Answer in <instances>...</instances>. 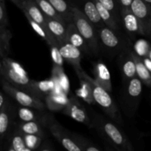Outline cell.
Instances as JSON below:
<instances>
[{"label": "cell", "mask_w": 151, "mask_h": 151, "mask_svg": "<svg viewBox=\"0 0 151 151\" xmlns=\"http://www.w3.org/2000/svg\"><path fill=\"white\" fill-rule=\"evenodd\" d=\"M92 128L100 134L111 146L116 150L133 151V145L125 134L122 132L113 122L106 116L93 114L91 116Z\"/></svg>", "instance_id": "obj_1"}, {"label": "cell", "mask_w": 151, "mask_h": 151, "mask_svg": "<svg viewBox=\"0 0 151 151\" xmlns=\"http://www.w3.org/2000/svg\"><path fill=\"white\" fill-rule=\"evenodd\" d=\"M75 70L77 75H82L89 83L91 89H92L93 97L95 100V103L100 106L102 110L106 113V114L119 125H122L123 122H122V118L120 111L115 103L114 99L110 95V92H109L104 88L100 86L94 81V79L88 76V75H87L86 72L82 69V67L76 68V69H75Z\"/></svg>", "instance_id": "obj_2"}, {"label": "cell", "mask_w": 151, "mask_h": 151, "mask_svg": "<svg viewBox=\"0 0 151 151\" xmlns=\"http://www.w3.org/2000/svg\"><path fill=\"white\" fill-rule=\"evenodd\" d=\"M142 83L138 77L124 83L121 91L120 102L123 111L128 117H133L137 112L141 101Z\"/></svg>", "instance_id": "obj_3"}, {"label": "cell", "mask_w": 151, "mask_h": 151, "mask_svg": "<svg viewBox=\"0 0 151 151\" xmlns=\"http://www.w3.org/2000/svg\"><path fill=\"white\" fill-rule=\"evenodd\" d=\"M72 10L73 14V23L76 25L79 32L83 36L90 51L93 54H98L99 36L97 29L87 19L82 10L75 6H72Z\"/></svg>", "instance_id": "obj_4"}, {"label": "cell", "mask_w": 151, "mask_h": 151, "mask_svg": "<svg viewBox=\"0 0 151 151\" xmlns=\"http://www.w3.org/2000/svg\"><path fill=\"white\" fill-rule=\"evenodd\" d=\"M42 123L65 149L69 151H82L72 137L71 133L66 131L52 114H44Z\"/></svg>", "instance_id": "obj_5"}, {"label": "cell", "mask_w": 151, "mask_h": 151, "mask_svg": "<svg viewBox=\"0 0 151 151\" xmlns=\"http://www.w3.org/2000/svg\"><path fill=\"white\" fill-rule=\"evenodd\" d=\"M1 82L2 90H4L10 97L16 100L19 106L34 108L41 111H44L47 109L46 103H44L41 99L35 97L30 93L13 86L3 78H1Z\"/></svg>", "instance_id": "obj_6"}, {"label": "cell", "mask_w": 151, "mask_h": 151, "mask_svg": "<svg viewBox=\"0 0 151 151\" xmlns=\"http://www.w3.org/2000/svg\"><path fill=\"white\" fill-rule=\"evenodd\" d=\"M62 113L80 123L87 125L88 128H92L91 118L89 116L85 106L74 94H72L69 98L68 104L63 109Z\"/></svg>", "instance_id": "obj_7"}, {"label": "cell", "mask_w": 151, "mask_h": 151, "mask_svg": "<svg viewBox=\"0 0 151 151\" xmlns=\"http://www.w3.org/2000/svg\"><path fill=\"white\" fill-rule=\"evenodd\" d=\"M0 73L1 78L7 81L12 86L29 93V86L32 80L28 77V75H20L1 60L0 63Z\"/></svg>", "instance_id": "obj_8"}, {"label": "cell", "mask_w": 151, "mask_h": 151, "mask_svg": "<svg viewBox=\"0 0 151 151\" xmlns=\"http://www.w3.org/2000/svg\"><path fill=\"white\" fill-rule=\"evenodd\" d=\"M131 10L141 22L145 36L151 38V5L144 0H134Z\"/></svg>", "instance_id": "obj_9"}, {"label": "cell", "mask_w": 151, "mask_h": 151, "mask_svg": "<svg viewBox=\"0 0 151 151\" xmlns=\"http://www.w3.org/2000/svg\"><path fill=\"white\" fill-rule=\"evenodd\" d=\"M120 19L125 30L131 36L145 35L141 22L131 8L120 10Z\"/></svg>", "instance_id": "obj_10"}, {"label": "cell", "mask_w": 151, "mask_h": 151, "mask_svg": "<svg viewBox=\"0 0 151 151\" xmlns=\"http://www.w3.org/2000/svg\"><path fill=\"white\" fill-rule=\"evenodd\" d=\"M119 66L123 83L137 77L136 62L131 49L125 48L122 52L119 58Z\"/></svg>", "instance_id": "obj_11"}, {"label": "cell", "mask_w": 151, "mask_h": 151, "mask_svg": "<svg viewBox=\"0 0 151 151\" xmlns=\"http://www.w3.org/2000/svg\"><path fill=\"white\" fill-rule=\"evenodd\" d=\"M0 111V139L1 142H3L7 137L14 123V118L16 116V108L10 101Z\"/></svg>", "instance_id": "obj_12"}, {"label": "cell", "mask_w": 151, "mask_h": 151, "mask_svg": "<svg viewBox=\"0 0 151 151\" xmlns=\"http://www.w3.org/2000/svg\"><path fill=\"white\" fill-rule=\"evenodd\" d=\"M58 46L63 59L69 64L72 65L74 69L81 67V61L82 58L81 50L68 41L58 42Z\"/></svg>", "instance_id": "obj_13"}, {"label": "cell", "mask_w": 151, "mask_h": 151, "mask_svg": "<svg viewBox=\"0 0 151 151\" xmlns=\"http://www.w3.org/2000/svg\"><path fill=\"white\" fill-rule=\"evenodd\" d=\"M99 40L101 41L106 48L110 50H120L123 48L122 41L116 31L106 25L103 27L97 29Z\"/></svg>", "instance_id": "obj_14"}, {"label": "cell", "mask_w": 151, "mask_h": 151, "mask_svg": "<svg viewBox=\"0 0 151 151\" xmlns=\"http://www.w3.org/2000/svg\"><path fill=\"white\" fill-rule=\"evenodd\" d=\"M20 9L22 10L25 16L31 18L32 20L47 27V16L35 0H25L22 1Z\"/></svg>", "instance_id": "obj_15"}, {"label": "cell", "mask_w": 151, "mask_h": 151, "mask_svg": "<svg viewBox=\"0 0 151 151\" xmlns=\"http://www.w3.org/2000/svg\"><path fill=\"white\" fill-rule=\"evenodd\" d=\"M94 81L109 92L112 91V83L111 73L108 66L101 60L94 64Z\"/></svg>", "instance_id": "obj_16"}, {"label": "cell", "mask_w": 151, "mask_h": 151, "mask_svg": "<svg viewBox=\"0 0 151 151\" xmlns=\"http://www.w3.org/2000/svg\"><path fill=\"white\" fill-rule=\"evenodd\" d=\"M55 88V82L51 78L44 81H37L32 80L29 86V93L35 97L40 99H45V97L52 92Z\"/></svg>", "instance_id": "obj_17"}, {"label": "cell", "mask_w": 151, "mask_h": 151, "mask_svg": "<svg viewBox=\"0 0 151 151\" xmlns=\"http://www.w3.org/2000/svg\"><path fill=\"white\" fill-rule=\"evenodd\" d=\"M68 24L65 21L47 17V27L58 42L66 41Z\"/></svg>", "instance_id": "obj_18"}, {"label": "cell", "mask_w": 151, "mask_h": 151, "mask_svg": "<svg viewBox=\"0 0 151 151\" xmlns=\"http://www.w3.org/2000/svg\"><path fill=\"white\" fill-rule=\"evenodd\" d=\"M66 41L79 48L83 52L88 53L89 52H91L83 36L81 35V33L77 28L76 25L73 22L69 24L67 26Z\"/></svg>", "instance_id": "obj_19"}, {"label": "cell", "mask_w": 151, "mask_h": 151, "mask_svg": "<svg viewBox=\"0 0 151 151\" xmlns=\"http://www.w3.org/2000/svg\"><path fill=\"white\" fill-rule=\"evenodd\" d=\"M9 147L7 150L9 151H30L27 147L25 143L24 133L18 128L17 124L14 126L13 124V129L11 131L10 130L8 136Z\"/></svg>", "instance_id": "obj_20"}, {"label": "cell", "mask_w": 151, "mask_h": 151, "mask_svg": "<svg viewBox=\"0 0 151 151\" xmlns=\"http://www.w3.org/2000/svg\"><path fill=\"white\" fill-rule=\"evenodd\" d=\"M47 109L50 111H62L68 104L69 97L64 92H52L45 97Z\"/></svg>", "instance_id": "obj_21"}, {"label": "cell", "mask_w": 151, "mask_h": 151, "mask_svg": "<svg viewBox=\"0 0 151 151\" xmlns=\"http://www.w3.org/2000/svg\"><path fill=\"white\" fill-rule=\"evenodd\" d=\"M82 11L97 29L106 26L93 0H86L84 1Z\"/></svg>", "instance_id": "obj_22"}, {"label": "cell", "mask_w": 151, "mask_h": 151, "mask_svg": "<svg viewBox=\"0 0 151 151\" xmlns=\"http://www.w3.org/2000/svg\"><path fill=\"white\" fill-rule=\"evenodd\" d=\"M44 111L34 108L20 106L16 108V116L21 122L40 121L42 122L45 114Z\"/></svg>", "instance_id": "obj_23"}, {"label": "cell", "mask_w": 151, "mask_h": 151, "mask_svg": "<svg viewBox=\"0 0 151 151\" xmlns=\"http://www.w3.org/2000/svg\"><path fill=\"white\" fill-rule=\"evenodd\" d=\"M94 4L97 6V8L98 10L99 13L100 15V17L103 19L105 24L109 27L111 28L114 31L117 32L119 29V24H118V19L114 16L113 13L108 10L106 7H105L98 0H93Z\"/></svg>", "instance_id": "obj_24"}, {"label": "cell", "mask_w": 151, "mask_h": 151, "mask_svg": "<svg viewBox=\"0 0 151 151\" xmlns=\"http://www.w3.org/2000/svg\"><path fill=\"white\" fill-rule=\"evenodd\" d=\"M78 75V78H79L80 84H81V87L75 91L77 97L81 98L84 102H86L88 104H94L95 100H94V97H93L92 89H91L90 83L82 75Z\"/></svg>", "instance_id": "obj_25"}, {"label": "cell", "mask_w": 151, "mask_h": 151, "mask_svg": "<svg viewBox=\"0 0 151 151\" xmlns=\"http://www.w3.org/2000/svg\"><path fill=\"white\" fill-rule=\"evenodd\" d=\"M52 78L60 86L65 94H68L70 91V83L69 78L66 75L63 66H56L53 64L52 69Z\"/></svg>", "instance_id": "obj_26"}, {"label": "cell", "mask_w": 151, "mask_h": 151, "mask_svg": "<svg viewBox=\"0 0 151 151\" xmlns=\"http://www.w3.org/2000/svg\"><path fill=\"white\" fill-rule=\"evenodd\" d=\"M65 22L69 24L73 22L72 6H69L66 0H48Z\"/></svg>", "instance_id": "obj_27"}, {"label": "cell", "mask_w": 151, "mask_h": 151, "mask_svg": "<svg viewBox=\"0 0 151 151\" xmlns=\"http://www.w3.org/2000/svg\"><path fill=\"white\" fill-rule=\"evenodd\" d=\"M133 56L137 66V77L142 81L143 83L151 88V72L146 67L142 58L136 54L134 51H133Z\"/></svg>", "instance_id": "obj_28"}, {"label": "cell", "mask_w": 151, "mask_h": 151, "mask_svg": "<svg viewBox=\"0 0 151 151\" xmlns=\"http://www.w3.org/2000/svg\"><path fill=\"white\" fill-rule=\"evenodd\" d=\"M28 22H29V25L33 29V30L39 35L40 37L43 38L44 41L47 42V44L49 46L52 45V44H58V41H56L55 38L53 37V35L50 33L49 29H47L46 27L43 26V25L40 24L39 23L36 22L35 21L32 20L31 18L26 16Z\"/></svg>", "instance_id": "obj_29"}, {"label": "cell", "mask_w": 151, "mask_h": 151, "mask_svg": "<svg viewBox=\"0 0 151 151\" xmlns=\"http://www.w3.org/2000/svg\"><path fill=\"white\" fill-rule=\"evenodd\" d=\"M17 126L24 134H37L45 137L44 125L40 121H29V122H21L17 124Z\"/></svg>", "instance_id": "obj_30"}, {"label": "cell", "mask_w": 151, "mask_h": 151, "mask_svg": "<svg viewBox=\"0 0 151 151\" xmlns=\"http://www.w3.org/2000/svg\"><path fill=\"white\" fill-rule=\"evenodd\" d=\"M12 32L7 27H0V56L1 58L7 57L10 50Z\"/></svg>", "instance_id": "obj_31"}, {"label": "cell", "mask_w": 151, "mask_h": 151, "mask_svg": "<svg viewBox=\"0 0 151 151\" xmlns=\"http://www.w3.org/2000/svg\"><path fill=\"white\" fill-rule=\"evenodd\" d=\"M71 136L73 138V139L75 140V142L81 147V150L99 151L101 150L100 147H98L97 145L93 143L92 142L90 141L89 139H86V137H83L82 135L75 134V133H71Z\"/></svg>", "instance_id": "obj_32"}, {"label": "cell", "mask_w": 151, "mask_h": 151, "mask_svg": "<svg viewBox=\"0 0 151 151\" xmlns=\"http://www.w3.org/2000/svg\"><path fill=\"white\" fill-rule=\"evenodd\" d=\"M35 1H36L38 5L39 6L41 10H42V12L47 17L64 21V19L58 13L57 10L55 9L52 4L48 0H35Z\"/></svg>", "instance_id": "obj_33"}, {"label": "cell", "mask_w": 151, "mask_h": 151, "mask_svg": "<svg viewBox=\"0 0 151 151\" xmlns=\"http://www.w3.org/2000/svg\"><path fill=\"white\" fill-rule=\"evenodd\" d=\"M24 137L27 147L29 149L30 151L38 150V148L45 138V137H44V136L37 135V134H24Z\"/></svg>", "instance_id": "obj_34"}, {"label": "cell", "mask_w": 151, "mask_h": 151, "mask_svg": "<svg viewBox=\"0 0 151 151\" xmlns=\"http://www.w3.org/2000/svg\"><path fill=\"white\" fill-rule=\"evenodd\" d=\"M151 44L144 39H139L134 44V52L141 58L147 57Z\"/></svg>", "instance_id": "obj_35"}, {"label": "cell", "mask_w": 151, "mask_h": 151, "mask_svg": "<svg viewBox=\"0 0 151 151\" xmlns=\"http://www.w3.org/2000/svg\"><path fill=\"white\" fill-rule=\"evenodd\" d=\"M105 7L110 10L114 16L119 20L120 19V9L117 0H98Z\"/></svg>", "instance_id": "obj_36"}, {"label": "cell", "mask_w": 151, "mask_h": 151, "mask_svg": "<svg viewBox=\"0 0 151 151\" xmlns=\"http://www.w3.org/2000/svg\"><path fill=\"white\" fill-rule=\"evenodd\" d=\"M50 50H51V57L52 60L53 64L56 66H63V58L60 53V50L58 48V44H52L50 46Z\"/></svg>", "instance_id": "obj_37"}, {"label": "cell", "mask_w": 151, "mask_h": 151, "mask_svg": "<svg viewBox=\"0 0 151 151\" xmlns=\"http://www.w3.org/2000/svg\"><path fill=\"white\" fill-rule=\"evenodd\" d=\"M1 61L4 62L5 64H7L9 67L11 68L12 69H13L14 71H16V72L19 73L22 75H28L27 72L25 71V69L22 67V65L20 64L18 62L15 61L13 59L10 58L8 57H5L1 58Z\"/></svg>", "instance_id": "obj_38"}, {"label": "cell", "mask_w": 151, "mask_h": 151, "mask_svg": "<svg viewBox=\"0 0 151 151\" xmlns=\"http://www.w3.org/2000/svg\"><path fill=\"white\" fill-rule=\"evenodd\" d=\"M8 25L9 20L5 0H0V27H7Z\"/></svg>", "instance_id": "obj_39"}, {"label": "cell", "mask_w": 151, "mask_h": 151, "mask_svg": "<svg viewBox=\"0 0 151 151\" xmlns=\"http://www.w3.org/2000/svg\"><path fill=\"white\" fill-rule=\"evenodd\" d=\"M134 0H117L118 4L119 6V9H127L131 8V6Z\"/></svg>", "instance_id": "obj_40"}, {"label": "cell", "mask_w": 151, "mask_h": 151, "mask_svg": "<svg viewBox=\"0 0 151 151\" xmlns=\"http://www.w3.org/2000/svg\"><path fill=\"white\" fill-rule=\"evenodd\" d=\"M38 150H41V151H50L53 150L54 148L52 147V145L50 144L49 142L47 141H43V142L41 143V145L39 146V147L38 148Z\"/></svg>", "instance_id": "obj_41"}, {"label": "cell", "mask_w": 151, "mask_h": 151, "mask_svg": "<svg viewBox=\"0 0 151 151\" xmlns=\"http://www.w3.org/2000/svg\"><path fill=\"white\" fill-rule=\"evenodd\" d=\"M143 62H144L145 65L146 66V67L148 69V70L151 72V60L148 57H143L142 58Z\"/></svg>", "instance_id": "obj_42"}, {"label": "cell", "mask_w": 151, "mask_h": 151, "mask_svg": "<svg viewBox=\"0 0 151 151\" xmlns=\"http://www.w3.org/2000/svg\"><path fill=\"white\" fill-rule=\"evenodd\" d=\"M16 5L18 7H19V8H20L21 4H22V1H25V0H16Z\"/></svg>", "instance_id": "obj_43"}, {"label": "cell", "mask_w": 151, "mask_h": 151, "mask_svg": "<svg viewBox=\"0 0 151 151\" xmlns=\"http://www.w3.org/2000/svg\"><path fill=\"white\" fill-rule=\"evenodd\" d=\"M147 57H148L149 58H150L151 60V45H150V50H149L148 54H147Z\"/></svg>", "instance_id": "obj_44"}, {"label": "cell", "mask_w": 151, "mask_h": 151, "mask_svg": "<svg viewBox=\"0 0 151 151\" xmlns=\"http://www.w3.org/2000/svg\"><path fill=\"white\" fill-rule=\"evenodd\" d=\"M145 1H146L147 3H148V4H150L151 5V0H144Z\"/></svg>", "instance_id": "obj_45"}, {"label": "cell", "mask_w": 151, "mask_h": 151, "mask_svg": "<svg viewBox=\"0 0 151 151\" xmlns=\"http://www.w3.org/2000/svg\"><path fill=\"white\" fill-rule=\"evenodd\" d=\"M10 1H11L12 2H13L15 4H16V0H10Z\"/></svg>", "instance_id": "obj_46"}]
</instances>
